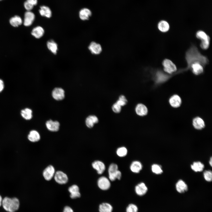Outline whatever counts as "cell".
<instances>
[{
	"mask_svg": "<svg viewBox=\"0 0 212 212\" xmlns=\"http://www.w3.org/2000/svg\"><path fill=\"white\" fill-rule=\"evenodd\" d=\"M186 59L189 68L192 64L195 62H200L204 66L208 62L207 59L201 54L196 47L194 46L191 47L187 52Z\"/></svg>",
	"mask_w": 212,
	"mask_h": 212,
	"instance_id": "cell-1",
	"label": "cell"
},
{
	"mask_svg": "<svg viewBox=\"0 0 212 212\" xmlns=\"http://www.w3.org/2000/svg\"><path fill=\"white\" fill-rule=\"evenodd\" d=\"M2 205L4 209L9 212H15L19 208L20 203L16 198H11L7 197L2 200Z\"/></svg>",
	"mask_w": 212,
	"mask_h": 212,
	"instance_id": "cell-2",
	"label": "cell"
},
{
	"mask_svg": "<svg viewBox=\"0 0 212 212\" xmlns=\"http://www.w3.org/2000/svg\"><path fill=\"white\" fill-rule=\"evenodd\" d=\"M109 176L110 179L112 181L116 179L120 180L121 177V172L118 170L117 165L112 163L109 167L108 169Z\"/></svg>",
	"mask_w": 212,
	"mask_h": 212,
	"instance_id": "cell-3",
	"label": "cell"
},
{
	"mask_svg": "<svg viewBox=\"0 0 212 212\" xmlns=\"http://www.w3.org/2000/svg\"><path fill=\"white\" fill-rule=\"evenodd\" d=\"M54 177L55 181L60 184H65L68 180V178L67 175L60 170L56 172Z\"/></svg>",
	"mask_w": 212,
	"mask_h": 212,
	"instance_id": "cell-4",
	"label": "cell"
},
{
	"mask_svg": "<svg viewBox=\"0 0 212 212\" xmlns=\"http://www.w3.org/2000/svg\"><path fill=\"white\" fill-rule=\"evenodd\" d=\"M162 64L164 71L168 73L171 74L177 70L175 65L169 59H165L163 62Z\"/></svg>",
	"mask_w": 212,
	"mask_h": 212,
	"instance_id": "cell-5",
	"label": "cell"
},
{
	"mask_svg": "<svg viewBox=\"0 0 212 212\" xmlns=\"http://www.w3.org/2000/svg\"><path fill=\"white\" fill-rule=\"evenodd\" d=\"M55 172L54 167L52 165H49L43 170V176L45 180L49 181L54 177Z\"/></svg>",
	"mask_w": 212,
	"mask_h": 212,
	"instance_id": "cell-6",
	"label": "cell"
},
{
	"mask_svg": "<svg viewBox=\"0 0 212 212\" xmlns=\"http://www.w3.org/2000/svg\"><path fill=\"white\" fill-rule=\"evenodd\" d=\"M53 98L57 101H61L65 97V92L61 88L56 87L52 90V93Z\"/></svg>",
	"mask_w": 212,
	"mask_h": 212,
	"instance_id": "cell-7",
	"label": "cell"
},
{
	"mask_svg": "<svg viewBox=\"0 0 212 212\" xmlns=\"http://www.w3.org/2000/svg\"><path fill=\"white\" fill-rule=\"evenodd\" d=\"M135 110L136 115L140 117L146 115L148 112L147 107L142 103H138L135 106Z\"/></svg>",
	"mask_w": 212,
	"mask_h": 212,
	"instance_id": "cell-8",
	"label": "cell"
},
{
	"mask_svg": "<svg viewBox=\"0 0 212 212\" xmlns=\"http://www.w3.org/2000/svg\"><path fill=\"white\" fill-rule=\"evenodd\" d=\"M88 48L91 52L95 55L100 54L102 51L101 45L95 42H92L89 44Z\"/></svg>",
	"mask_w": 212,
	"mask_h": 212,
	"instance_id": "cell-9",
	"label": "cell"
},
{
	"mask_svg": "<svg viewBox=\"0 0 212 212\" xmlns=\"http://www.w3.org/2000/svg\"><path fill=\"white\" fill-rule=\"evenodd\" d=\"M97 185L99 187L103 190H108L110 186V183L109 180L104 176L101 177L98 179Z\"/></svg>",
	"mask_w": 212,
	"mask_h": 212,
	"instance_id": "cell-10",
	"label": "cell"
},
{
	"mask_svg": "<svg viewBox=\"0 0 212 212\" xmlns=\"http://www.w3.org/2000/svg\"><path fill=\"white\" fill-rule=\"evenodd\" d=\"M45 124L47 128L50 131L56 132L59 130L60 124L58 121L49 120L46 122Z\"/></svg>",
	"mask_w": 212,
	"mask_h": 212,
	"instance_id": "cell-11",
	"label": "cell"
},
{
	"mask_svg": "<svg viewBox=\"0 0 212 212\" xmlns=\"http://www.w3.org/2000/svg\"><path fill=\"white\" fill-rule=\"evenodd\" d=\"M68 190L70 193V197L71 198L74 199L80 197L81 194L79 188L77 185L74 184L72 185L68 188Z\"/></svg>",
	"mask_w": 212,
	"mask_h": 212,
	"instance_id": "cell-12",
	"label": "cell"
},
{
	"mask_svg": "<svg viewBox=\"0 0 212 212\" xmlns=\"http://www.w3.org/2000/svg\"><path fill=\"white\" fill-rule=\"evenodd\" d=\"M35 18V16L33 13L30 11H27L24 14V24L25 26L31 25Z\"/></svg>",
	"mask_w": 212,
	"mask_h": 212,
	"instance_id": "cell-13",
	"label": "cell"
},
{
	"mask_svg": "<svg viewBox=\"0 0 212 212\" xmlns=\"http://www.w3.org/2000/svg\"><path fill=\"white\" fill-rule=\"evenodd\" d=\"M99 120L95 115H91L86 119L85 123L86 126L89 128H92L94 125L98 123Z\"/></svg>",
	"mask_w": 212,
	"mask_h": 212,
	"instance_id": "cell-14",
	"label": "cell"
},
{
	"mask_svg": "<svg viewBox=\"0 0 212 212\" xmlns=\"http://www.w3.org/2000/svg\"><path fill=\"white\" fill-rule=\"evenodd\" d=\"M190 66L193 72L196 75H199L203 72V66L200 62H194Z\"/></svg>",
	"mask_w": 212,
	"mask_h": 212,
	"instance_id": "cell-15",
	"label": "cell"
},
{
	"mask_svg": "<svg viewBox=\"0 0 212 212\" xmlns=\"http://www.w3.org/2000/svg\"><path fill=\"white\" fill-rule=\"evenodd\" d=\"M92 166L93 168L96 170L97 173L99 174L103 173L105 169V164L100 161L96 160L94 161L92 163Z\"/></svg>",
	"mask_w": 212,
	"mask_h": 212,
	"instance_id": "cell-16",
	"label": "cell"
},
{
	"mask_svg": "<svg viewBox=\"0 0 212 212\" xmlns=\"http://www.w3.org/2000/svg\"><path fill=\"white\" fill-rule=\"evenodd\" d=\"M148 188L143 183H141L135 187V190L136 194L140 196H142L146 193L148 191Z\"/></svg>",
	"mask_w": 212,
	"mask_h": 212,
	"instance_id": "cell-17",
	"label": "cell"
},
{
	"mask_svg": "<svg viewBox=\"0 0 212 212\" xmlns=\"http://www.w3.org/2000/svg\"><path fill=\"white\" fill-rule=\"evenodd\" d=\"M92 14V13L91 11L87 8H84L82 9L79 12V16L80 18L84 21L89 19Z\"/></svg>",
	"mask_w": 212,
	"mask_h": 212,
	"instance_id": "cell-18",
	"label": "cell"
},
{
	"mask_svg": "<svg viewBox=\"0 0 212 212\" xmlns=\"http://www.w3.org/2000/svg\"><path fill=\"white\" fill-rule=\"evenodd\" d=\"M29 141L32 142H36L40 139V135L39 132L36 130H32L30 131L27 136Z\"/></svg>",
	"mask_w": 212,
	"mask_h": 212,
	"instance_id": "cell-19",
	"label": "cell"
},
{
	"mask_svg": "<svg viewBox=\"0 0 212 212\" xmlns=\"http://www.w3.org/2000/svg\"><path fill=\"white\" fill-rule=\"evenodd\" d=\"M175 187L177 191L180 193H184L188 190L187 185L182 180H180L177 182Z\"/></svg>",
	"mask_w": 212,
	"mask_h": 212,
	"instance_id": "cell-20",
	"label": "cell"
},
{
	"mask_svg": "<svg viewBox=\"0 0 212 212\" xmlns=\"http://www.w3.org/2000/svg\"><path fill=\"white\" fill-rule=\"evenodd\" d=\"M44 33V29L41 26H38L33 29L31 32V34L35 38L39 39L43 36Z\"/></svg>",
	"mask_w": 212,
	"mask_h": 212,
	"instance_id": "cell-21",
	"label": "cell"
},
{
	"mask_svg": "<svg viewBox=\"0 0 212 212\" xmlns=\"http://www.w3.org/2000/svg\"><path fill=\"white\" fill-rule=\"evenodd\" d=\"M39 12L40 15L43 16L50 18L52 16V12L50 9L46 6H41Z\"/></svg>",
	"mask_w": 212,
	"mask_h": 212,
	"instance_id": "cell-22",
	"label": "cell"
},
{
	"mask_svg": "<svg viewBox=\"0 0 212 212\" xmlns=\"http://www.w3.org/2000/svg\"><path fill=\"white\" fill-rule=\"evenodd\" d=\"M169 102L170 105L173 107H177L180 105L181 100L179 96L177 95H174L170 99Z\"/></svg>",
	"mask_w": 212,
	"mask_h": 212,
	"instance_id": "cell-23",
	"label": "cell"
},
{
	"mask_svg": "<svg viewBox=\"0 0 212 212\" xmlns=\"http://www.w3.org/2000/svg\"><path fill=\"white\" fill-rule=\"evenodd\" d=\"M20 113L22 117L26 120H30L33 117L32 110L29 108L22 110Z\"/></svg>",
	"mask_w": 212,
	"mask_h": 212,
	"instance_id": "cell-24",
	"label": "cell"
},
{
	"mask_svg": "<svg viewBox=\"0 0 212 212\" xmlns=\"http://www.w3.org/2000/svg\"><path fill=\"white\" fill-rule=\"evenodd\" d=\"M47 46L48 49L54 54L57 53L58 46L57 43L53 40H50L47 42Z\"/></svg>",
	"mask_w": 212,
	"mask_h": 212,
	"instance_id": "cell-25",
	"label": "cell"
},
{
	"mask_svg": "<svg viewBox=\"0 0 212 212\" xmlns=\"http://www.w3.org/2000/svg\"><path fill=\"white\" fill-rule=\"evenodd\" d=\"M193 125L196 129L200 130L205 127V123L203 120L199 117L194 118L193 121Z\"/></svg>",
	"mask_w": 212,
	"mask_h": 212,
	"instance_id": "cell-26",
	"label": "cell"
},
{
	"mask_svg": "<svg viewBox=\"0 0 212 212\" xmlns=\"http://www.w3.org/2000/svg\"><path fill=\"white\" fill-rule=\"evenodd\" d=\"M142 166L140 162L137 161L132 162L130 166V169L134 173H138L141 170Z\"/></svg>",
	"mask_w": 212,
	"mask_h": 212,
	"instance_id": "cell-27",
	"label": "cell"
},
{
	"mask_svg": "<svg viewBox=\"0 0 212 212\" xmlns=\"http://www.w3.org/2000/svg\"><path fill=\"white\" fill-rule=\"evenodd\" d=\"M9 22L12 26L14 27H17L22 24V20L20 17L16 15L11 17L10 19Z\"/></svg>",
	"mask_w": 212,
	"mask_h": 212,
	"instance_id": "cell-28",
	"label": "cell"
},
{
	"mask_svg": "<svg viewBox=\"0 0 212 212\" xmlns=\"http://www.w3.org/2000/svg\"><path fill=\"white\" fill-rule=\"evenodd\" d=\"M112 206L108 203H103L99 206L100 212H112Z\"/></svg>",
	"mask_w": 212,
	"mask_h": 212,
	"instance_id": "cell-29",
	"label": "cell"
},
{
	"mask_svg": "<svg viewBox=\"0 0 212 212\" xmlns=\"http://www.w3.org/2000/svg\"><path fill=\"white\" fill-rule=\"evenodd\" d=\"M196 36L197 38L201 40V42L210 41L209 37L203 31H198L196 33Z\"/></svg>",
	"mask_w": 212,
	"mask_h": 212,
	"instance_id": "cell-30",
	"label": "cell"
},
{
	"mask_svg": "<svg viewBox=\"0 0 212 212\" xmlns=\"http://www.w3.org/2000/svg\"><path fill=\"white\" fill-rule=\"evenodd\" d=\"M204 167V165L200 161L195 162L191 165L192 169L196 172L202 171Z\"/></svg>",
	"mask_w": 212,
	"mask_h": 212,
	"instance_id": "cell-31",
	"label": "cell"
},
{
	"mask_svg": "<svg viewBox=\"0 0 212 212\" xmlns=\"http://www.w3.org/2000/svg\"><path fill=\"white\" fill-rule=\"evenodd\" d=\"M158 27L159 29L162 32H167L169 29V25L166 21L162 20L158 23Z\"/></svg>",
	"mask_w": 212,
	"mask_h": 212,
	"instance_id": "cell-32",
	"label": "cell"
},
{
	"mask_svg": "<svg viewBox=\"0 0 212 212\" xmlns=\"http://www.w3.org/2000/svg\"><path fill=\"white\" fill-rule=\"evenodd\" d=\"M127 102L128 100L126 97L124 95H121L119 96L116 102L122 107L126 105Z\"/></svg>",
	"mask_w": 212,
	"mask_h": 212,
	"instance_id": "cell-33",
	"label": "cell"
},
{
	"mask_svg": "<svg viewBox=\"0 0 212 212\" xmlns=\"http://www.w3.org/2000/svg\"><path fill=\"white\" fill-rule=\"evenodd\" d=\"M151 169L153 173L157 174H161L163 172L161 166L157 164L153 165L152 166Z\"/></svg>",
	"mask_w": 212,
	"mask_h": 212,
	"instance_id": "cell-34",
	"label": "cell"
},
{
	"mask_svg": "<svg viewBox=\"0 0 212 212\" xmlns=\"http://www.w3.org/2000/svg\"><path fill=\"white\" fill-rule=\"evenodd\" d=\"M127 152V149L125 147H121L118 148L117 150V155L120 157L125 156Z\"/></svg>",
	"mask_w": 212,
	"mask_h": 212,
	"instance_id": "cell-35",
	"label": "cell"
},
{
	"mask_svg": "<svg viewBox=\"0 0 212 212\" xmlns=\"http://www.w3.org/2000/svg\"><path fill=\"white\" fill-rule=\"evenodd\" d=\"M111 108L112 111L115 113H120L122 110V107L116 102L112 104Z\"/></svg>",
	"mask_w": 212,
	"mask_h": 212,
	"instance_id": "cell-36",
	"label": "cell"
},
{
	"mask_svg": "<svg viewBox=\"0 0 212 212\" xmlns=\"http://www.w3.org/2000/svg\"><path fill=\"white\" fill-rule=\"evenodd\" d=\"M137 206L133 204H130L128 205L126 209V212H138Z\"/></svg>",
	"mask_w": 212,
	"mask_h": 212,
	"instance_id": "cell-37",
	"label": "cell"
},
{
	"mask_svg": "<svg viewBox=\"0 0 212 212\" xmlns=\"http://www.w3.org/2000/svg\"><path fill=\"white\" fill-rule=\"evenodd\" d=\"M205 179L207 181L211 182L212 179V173L210 170H206L203 173Z\"/></svg>",
	"mask_w": 212,
	"mask_h": 212,
	"instance_id": "cell-38",
	"label": "cell"
},
{
	"mask_svg": "<svg viewBox=\"0 0 212 212\" xmlns=\"http://www.w3.org/2000/svg\"><path fill=\"white\" fill-rule=\"evenodd\" d=\"M157 80L158 82L165 81L167 79V77L161 72H158L157 74Z\"/></svg>",
	"mask_w": 212,
	"mask_h": 212,
	"instance_id": "cell-39",
	"label": "cell"
},
{
	"mask_svg": "<svg viewBox=\"0 0 212 212\" xmlns=\"http://www.w3.org/2000/svg\"><path fill=\"white\" fill-rule=\"evenodd\" d=\"M24 6L27 11H30L33 8L34 6L28 2L25 1L24 3Z\"/></svg>",
	"mask_w": 212,
	"mask_h": 212,
	"instance_id": "cell-40",
	"label": "cell"
},
{
	"mask_svg": "<svg viewBox=\"0 0 212 212\" xmlns=\"http://www.w3.org/2000/svg\"><path fill=\"white\" fill-rule=\"evenodd\" d=\"M62 212H74V211L71 207L66 206L64 207Z\"/></svg>",
	"mask_w": 212,
	"mask_h": 212,
	"instance_id": "cell-41",
	"label": "cell"
},
{
	"mask_svg": "<svg viewBox=\"0 0 212 212\" xmlns=\"http://www.w3.org/2000/svg\"><path fill=\"white\" fill-rule=\"evenodd\" d=\"M4 85L3 80L0 79V92H2L4 90Z\"/></svg>",
	"mask_w": 212,
	"mask_h": 212,
	"instance_id": "cell-42",
	"label": "cell"
},
{
	"mask_svg": "<svg viewBox=\"0 0 212 212\" xmlns=\"http://www.w3.org/2000/svg\"><path fill=\"white\" fill-rule=\"evenodd\" d=\"M27 1L34 6L36 5L37 3V0H27Z\"/></svg>",
	"mask_w": 212,
	"mask_h": 212,
	"instance_id": "cell-43",
	"label": "cell"
},
{
	"mask_svg": "<svg viewBox=\"0 0 212 212\" xmlns=\"http://www.w3.org/2000/svg\"><path fill=\"white\" fill-rule=\"evenodd\" d=\"M2 198L1 196L0 195V207L2 205Z\"/></svg>",
	"mask_w": 212,
	"mask_h": 212,
	"instance_id": "cell-44",
	"label": "cell"
},
{
	"mask_svg": "<svg viewBox=\"0 0 212 212\" xmlns=\"http://www.w3.org/2000/svg\"><path fill=\"white\" fill-rule=\"evenodd\" d=\"M212 158L211 157L210 160L209 161V163L210 164V165L211 166H212Z\"/></svg>",
	"mask_w": 212,
	"mask_h": 212,
	"instance_id": "cell-45",
	"label": "cell"
},
{
	"mask_svg": "<svg viewBox=\"0 0 212 212\" xmlns=\"http://www.w3.org/2000/svg\"><path fill=\"white\" fill-rule=\"evenodd\" d=\"M1 0H0V1H1Z\"/></svg>",
	"mask_w": 212,
	"mask_h": 212,
	"instance_id": "cell-46",
	"label": "cell"
}]
</instances>
